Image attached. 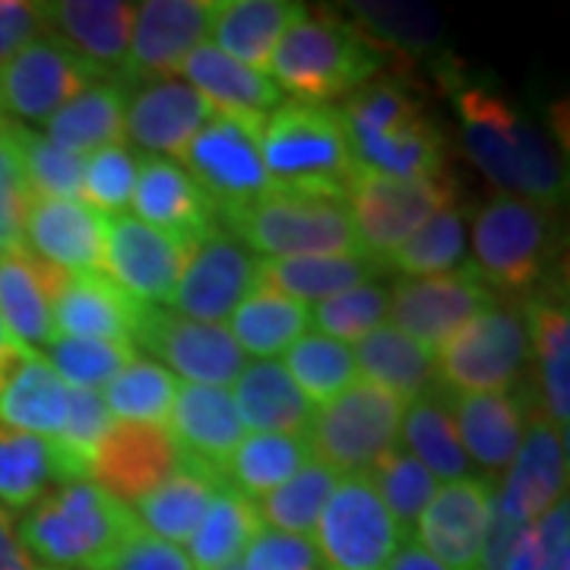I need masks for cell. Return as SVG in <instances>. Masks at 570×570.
Listing matches in <instances>:
<instances>
[{
  "mask_svg": "<svg viewBox=\"0 0 570 570\" xmlns=\"http://www.w3.org/2000/svg\"><path fill=\"white\" fill-rule=\"evenodd\" d=\"M261 156L273 187L346 200L355 163L336 108L283 102L261 127Z\"/></svg>",
  "mask_w": 570,
  "mask_h": 570,
  "instance_id": "cell-6",
  "label": "cell"
},
{
  "mask_svg": "<svg viewBox=\"0 0 570 570\" xmlns=\"http://www.w3.org/2000/svg\"><path fill=\"white\" fill-rule=\"evenodd\" d=\"M311 463V444L307 438L295 434H250L232 456L225 460L219 475L228 489L245 494L247 501H264L266 494L285 485L295 472Z\"/></svg>",
  "mask_w": 570,
  "mask_h": 570,
  "instance_id": "cell-39",
  "label": "cell"
},
{
  "mask_svg": "<svg viewBox=\"0 0 570 570\" xmlns=\"http://www.w3.org/2000/svg\"><path fill=\"white\" fill-rule=\"evenodd\" d=\"M257 273V254L216 225L209 235L190 245L171 305L190 321L219 324L254 292Z\"/></svg>",
  "mask_w": 570,
  "mask_h": 570,
  "instance_id": "cell-15",
  "label": "cell"
},
{
  "mask_svg": "<svg viewBox=\"0 0 570 570\" xmlns=\"http://www.w3.org/2000/svg\"><path fill=\"white\" fill-rule=\"evenodd\" d=\"M96 67L80 61L51 36H39L20 48L0 73L3 108L22 121L48 124L63 105L77 99L89 82L102 80Z\"/></svg>",
  "mask_w": 570,
  "mask_h": 570,
  "instance_id": "cell-17",
  "label": "cell"
},
{
  "mask_svg": "<svg viewBox=\"0 0 570 570\" xmlns=\"http://www.w3.org/2000/svg\"><path fill=\"white\" fill-rule=\"evenodd\" d=\"M140 153L115 142L96 149L86 159V178H82V194L89 197V206L96 213H111L121 216L124 206L130 204L134 187H137V175H140Z\"/></svg>",
  "mask_w": 570,
  "mask_h": 570,
  "instance_id": "cell-54",
  "label": "cell"
},
{
  "mask_svg": "<svg viewBox=\"0 0 570 570\" xmlns=\"http://www.w3.org/2000/svg\"><path fill=\"white\" fill-rule=\"evenodd\" d=\"M355 22L367 41L409 58H431L441 48V20L425 3H355Z\"/></svg>",
  "mask_w": 570,
  "mask_h": 570,
  "instance_id": "cell-46",
  "label": "cell"
},
{
  "mask_svg": "<svg viewBox=\"0 0 570 570\" xmlns=\"http://www.w3.org/2000/svg\"><path fill=\"white\" fill-rule=\"evenodd\" d=\"M494 482L489 479H460L434 491L422 510L415 530L419 546L448 570H479V554L489 530Z\"/></svg>",
  "mask_w": 570,
  "mask_h": 570,
  "instance_id": "cell-21",
  "label": "cell"
},
{
  "mask_svg": "<svg viewBox=\"0 0 570 570\" xmlns=\"http://www.w3.org/2000/svg\"><path fill=\"white\" fill-rule=\"evenodd\" d=\"M530 321V346L535 367H539V387L546 400L551 425L568 431L570 415V321L568 307L554 298H539L527 307Z\"/></svg>",
  "mask_w": 570,
  "mask_h": 570,
  "instance_id": "cell-41",
  "label": "cell"
},
{
  "mask_svg": "<svg viewBox=\"0 0 570 570\" xmlns=\"http://www.w3.org/2000/svg\"><path fill=\"white\" fill-rule=\"evenodd\" d=\"M285 374L295 381L307 403L324 406L355 381L358 367L346 343L321 333H305L285 348Z\"/></svg>",
  "mask_w": 570,
  "mask_h": 570,
  "instance_id": "cell-45",
  "label": "cell"
},
{
  "mask_svg": "<svg viewBox=\"0 0 570 570\" xmlns=\"http://www.w3.org/2000/svg\"><path fill=\"white\" fill-rule=\"evenodd\" d=\"M190 245L137 216L105 219V269L140 305H171Z\"/></svg>",
  "mask_w": 570,
  "mask_h": 570,
  "instance_id": "cell-16",
  "label": "cell"
},
{
  "mask_svg": "<svg viewBox=\"0 0 570 570\" xmlns=\"http://www.w3.org/2000/svg\"><path fill=\"white\" fill-rule=\"evenodd\" d=\"M70 482L55 441L0 428V504L29 510L51 489Z\"/></svg>",
  "mask_w": 570,
  "mask_h": 570,
  "instance_id": "cell-40",
  "label": "cell"
},
{
  "mask_svg": "<svg viewBox=\"0 0 570 570\" xmlns=\"http://www.w3.org/2000/svg\"><path fill=\"white\" fill-rule=\"evenodd\" d=\"M219 570H245V568H242V564L235 561V564H228V568H219Z\"/></svg>",
  "mask_w": 570,
  "mask_h": 570,
  "instance_id": "cell-63",
  "label": "cell"
},
{
  "mask_svg": "<svg viewBox=\"0 0 570 570\" xmlns=\"http://www.w3.org/2000/svg\"><path fill=\"white\" fill-rule=\"evenodd\" d=\"M216 111L204 96L184 80H149L140 89L127 92L124 108V134L146 153L156 156H181L184 146Z\"/></svg>",
  "mask_w": 570,
  "mask_h": 570,
  "instance_id": "cell-26",
  "label": "cell"
},
{
  "mask_svg": "<svg viewBox=\"0 0 570 570\" xmlns=\"http://www.w3.org/2000/svg\"><path fill=\"white\" fill-rule=\"evenodd\" d=\"M48 365L63 384L77 390H96L111 384L124 367L137 362V346L108 343V340H80V336H55L48 346Z\"/></svg>",
  "mask_w": 570,
  "mask_h": 570,
  "instance_id": "cell-50",
  "label": "cell"
},
{
  "mask_svg": "<svg viewBox=\"0 0 570 570\" xmlns=\"http://www.w3.org/2000/svg\"><path fill=\"white\" fill-rule=\"evenodd\" d=\"M108 428H111V412L105 406L102 393L99 390H70V396H67V422H63L61 438L55 441L70 482L89 479L96 450L105 441Z\"/></svg>",
  "mask_w": 570,
  "mask_h": 570,
  "instance_id": "cell-52",
  "label": "cell"
},
{
  "mask_svg": "<svg viewBox=\"0 0 570 570\" xmlns=\"http://www.w3.org/2000/svg\"><path fill=\"white\" fill-rule=\"evenodd\" d=\"M305 13L292 0H219L213 10L216 48L250 70H266L285 29Z\"/></svg>",
  "mask_w": 570,
  "mask_h": 570,
  "instance_id": "cell-32",
  "label": "cell"
},
{
  "mask_svg": "<svg viewBox=\"0 0 570 570\" xmlns=\"http://www.w3.org/2000/svg\"><path fill=\"white\" fill-rule=\"evenodd\" d=\"M140 307V302H134L111 279L70 276L51 305V326L55 336L108 340V343L134 346V326Z\"/></svg>",
  "mask_w": 570,
  "mask_h": 570,
  "instance_id": "cell-31",
  "label": "cell"
},
{
  "mask_svg": "<svg viewBox=\"0 0 570 570\" xmlns=\"http://www.w3.org/2000/svg\"><path fill=\"white\" fill-rule=\"evenodd\" d=\"M494 302L498 295L485 285V279L472 266H460L453 273L438 276L396 279L390 288L387 314L400 333L434 352Z\"/></svg>",
  "mask_w": 570,
  "mask_h": 570,
  "instance_id": "cell-13",
  "label": "cell"
},
{
  "mask_svg": "<svg viewBox=\"0 0 570 570\" xmlns=\"http://www.w3.org/2000/svg\"><path fill=\"white\" fill-rule=\"evenodd\" d=\"M134 343L153 352L165 371L175 367L190 384H204V387H225L238 381V374L247 365L245 352L238 348L225 326L178 317L163 307H140Z\"/></svg>",
  "mask_w": 570,
  "mask_h": 570,
  "instance_id": "cell-14",
  "label": "cell"
},
{
  "mask_svg": "<svg viewBox=\"0 0 570 570\" xmlns=\"http://www.w3.org/2000/svg\"><path fill=\"white\" fill-rule=\"evenodd\" d=\"M216 223L269 261L362 254L343 197L273 187L266 197L225 213Z\"/></svg>",
  "mask_w": 570,
  "mask_h": 570,
  "instance_id": "cell-5",
  "label": "cell"
},
{
  "mask_svg": "<svg viewBox=\"0 0 570 570\" xmlns=\"http://www.w3.org/2000/svg\"><path fill=\"white\" fill-rule=\"evenodd\" d=\"M384 266L365 254H340V257H285L261 261L257 283L261 288L279 292L295 302H324L346 288L374 283Z\"/></svg>",
  "mask_w": 570,
  "mask_h": 570,
  "instance_id": "cell-35",
  "label": "cell"
},
{
  "mask_svg": "<svg viewBox=\"0 0 570 570\" xmlns=\"http://www.w3.org/2000/svg\"><path fill=\"white\" fill-rule=\"evenodd\" d=\"M10 134H13L17 153H20L26 181L36 197H58V200L80 197L82 178H86V156L67 153L36 130H26L20 121H10Z\"/></svg>",
  "mask_w": 570,
  "mask_h": 570,
  "instance_id": "cell-49",
  "label": "cell"
},
{
  "mask_svg": "<svg viewBox=\"0 0 570 570\" xmlns=\"http://www.w3.org/2000/svg\"><path fill=\"white\" fill-rule=\"evenodd\" d=\"M184 460L219 472L232 450L245 441V422L225 387L178 384L165 428Z\"/></svg>",
  "mask_w": 570,
  "mask_h": 570,
  "instance_id": "cell-27",
  "label": "cell"
},
{
  "mask_svg": "<svg viewBox=\"0 0 570 570\" xmlns=\"http://www.w3.org/2000/svg\"><path fill=\"white\" fill-rule=\"evenodd\" d=\"M137 532L134 510L80 479L22 510L17 539L36 570H99Z\"/></svg>",
  "mask_w": 570,
  "mask_h": 570,
  "instance_id": "cell-2",
  "label": "cell"
},
{
  "mask_svg": "<svg viewBox=\"0 0 570 570\" xmlns=\"http://www.w3.org/2000/svg\"><path fill=\"white\" fill-rule=\"evenodd\" d=\"M261 530H264V523H261L257 504L247 501L245 494H238L235 489L223 485L204 513L197 532L187 542V549H190L187 561L194 570L228 568L245 554L250 539Z\"/></svg>",
  "mask_w": 570,
  "mask_h": 570,
  "instance_id": "cell-42",
  "label": "cell"
},
{
  "mask_svg": "<svg viewBox=\"0 0 570 570\" xmlns=\"http://www.w3.org/2000/svg\"><path fill=\"white\" fill-rule=\"evenodd\" d=\"M181 70L190 86L209 102V108L225 118L264 127L266 118L283 105V92L276 89V82L228 58L209 41L187 55Z\"/></svg>",
  "mask_w": 570,
  "mask_h": 570,
  "instance_id": "cell-30",
  "label": "cell"
},
{
  "mask_svg": "<svg viewBox=\"0 0 570 570\" xmlns=\"http://www.w3.org/2000/svg\"><path fill=\"white\" fill-rule=\"evenodd\" d=\"M568 489V431H558L535 409L527 419L520 450L508 466L504 485L494 491L498 508L517 523H539Z\"/></svg>",
  "mask_w": 570,
  "mask_h": 570,
  "instance_id": "cell-20",
  "label": "cell"
},
{
  "mask_svg": "<svg viewBox=\"0 0 570 570\" xmlns=\"http://www.w3.org/2000/svg\"><path fill=\"white\" fill-rule=\"evenodd\" d=\"M448 400L469 463L485 469L489 482H494V475H501L520 450L535 396H530V387L523 384L517 393H453L448 390Z\"/></svg>",
  "mask_w": 570,
  "mask_h": 570,
  "instance_id": "cell-24",
  "label": "cell"
},
{
  "mask_svg": "<svg viewBox=\"0 0 570 570\" xmlns=\"http://www.w3.org/2000/svg\"><path fill=\"white\" fill-rule=\"evenodd\" d=\"M70 390L36 348L10 343L0 355V428L58 441Z\"/></svg>",
  "mask_w": 570,
  "mask_h": 570,
  "instance_id": "cell-23",
  "label": "cell"
},
{
  "mask_svg": "<svg viewBox=\"0 0 570 570\" xmlns=\"http://www.w3.org/2000/svg\"><path fill=\"white\" fill-rule=\"evenodd\" d=\"M463 261H466V216L460 206L448 204L406 245L396 247L381 266L390 273H403V279H415V276L453 273L463 266Z\"/></svg>",
  "mask_w": 570,
  "mask_h": 570,
  "instance_id": "cell-44",
  "label": "cell"
},
{
  "mask_svg": "<svg viewBox=\"0 0 570 570\" xmlns=\"http://www.w3.org/2000/svg\"><path fill=\"white\" fill-rule=\"evenodd\" d=\"M130 206L137 219L165 235H175L187 245L200 242L216 228V213L204 197V190L190 181L181 165L163 156H142L140 175Z\"/></svg>",
  "mask_w": 570,
  "mask_h": 570,
  "instance_id": "cell-28",
  "label": "cell"
},
{
  "mask_svg": "<svg viewBox=\"0 0 570 570\" xmlns=\"http://www.w3.org/2000/svg\"><path fill=\"white\" fill-rule=\"evenodd\" d=\"M67 279L70 273L41 261L26 247L0 257V321L13 343L36 348L55 340L51 305Z\"/></svg>",
  "mask_w": 570,
  "mask_h": 570,
  "instance_id": "cell-29",
  "label": "cell"
},
{
  "mask_svg": "<svg viewBox=\"0 0 570 570\" xmlns=\"http://www.w3.org/2000/svg\"><path fill=\"white\" fill-rule=\"evenodd\" d=\"M355 367L365 374L367 384L387 390L403 403L415 400L419 393L438 387L434 355L422 348L396 326H377L355 346Z\"/></svg>",
  "mask_w": 570,
  "mask_h": 570,
  "instance_id": "cell-38",
  "label": "cell"
},
{
  "mask_svg": "<svg viewBox=\"0 0 570 570\" xmlns=\"http://www.w3.org/2000/svg\"><path fill=\"white\" fill-rule=\"evenodd\" d=\"M340 482V472H333L324 463H307L302 472H295L285 485L266 494L261 501V523H269V530L307 535L317 527V517L324 510L326 498L333 494Z\"/></svg>",
  "mask_w": 570,
  "mask_h": 570,
  "instance_id": "cell-48",
  "label": "cell"
},
{
  "mask_svg": "<svg viewBox=\"0 0 570 570\" xmlns=\"http://www.w3.org/2000/svg\"><path fill=\"white\" fill-rule=\"evenodd\" d=\"M45 32L70 48L80 61L96 67L99 73L121 77L137 7L124 0H61L41 3Z\"/></svg>",
  "mask_w": 570,
  "mask_h": 570,
  "instance_id": "cell-25",
  "label": "cell"
},
{
  "mask_svg": "<svg viewBox=\"0 0 570 570\" xmlns=\"http://www.w3.org/2000/svg\"><path fill=\"white\" fill-rule=\"evenodd\" d=\"M13 340H10V333H7V326H3V321H0V355H3V348L10 346Z\"/></svg>",
  "mask_w": 570,
  "mask_h": 570,
  "instance_id": "cell-62",
  "label": "cell"
},
{
  "mask_svg": "<svg viewBox=\"0 0 570 570\" xmlns=\"http://www.w3.org/2000/svg\"><path fill=\"white\" fill-rule=\"evenodd\" d=\"M39 32H45L41 3L0 0V61H10L20 48L39 39Z\"/></svg>",
  "mask_w": 570,
  "mask_h": 570,
  "instance_id": "cell-58",
  "label": "cell"
},
{
  "mask_svg": "<svg viewBox=\"0 0 570 570\" xmlns=\"http://www.w3.org/2000/svg\"><path fill=\"white\" fill-rule=\"evenodd\" d=\"M22 245L70 276H99L105 266V216L82 200L32 194L22 223Z\"/></svg>",
  "mask_w": 570,
  "mask_h": 570,
  "instance_id": "cell-22",
  "label": "cell"
},
{
  "mask_svg": "<svg viewBox=\"0 0 570 570\" xmlns=\"http://www.w3.org/2000/svg\"><path fill=\"white\" fill-rule=\"evenodd\" d=\"M32 200L20 153L10 134V118H0V257L22 250V223Z\"/></svg>",
  "mask_w": 570,
  "mask_h": 570,
  "instance_id": "cell-55",
  "label": "cell"
},
{
  "mask_svg": "<svg viewBox=\"0 0 570 570\" xmlns=\"http://www.w3.org/2000/svg\"><path fill=\"white\" fill-rule=\"evenodd\" d=\"M400 431H403L409 453L434 479H444V482L469 479L472 463H469L466 450L460 444L456 422H453V412H450L448 390L431 387L425 393H419L415 400H409L406 409H403Z\"/></svg>",
  "mask_w": 570,
  "mask_h": 570,
  "instance_id": "cell-37",
  "label": "cell"
},
{
  "mask_svg": "<svg viewBox=\"0 0 570 570\" xmlns=\"http://www.w3.org/2000/svg\"><path fill=\"white\" fill-rule=\"evenodd\" d=\"M0 570H36L29 554L22 551L10 513L0 508Z\"/></svg>",
  "mask_w": 570,
  "mask_h": 570,
  "instance_id": "cell-60",
  "label": "cell"
},
{
  "mask_svg": "<svg viewBox=\"0 0 570 570\" xmlns=\"http://www.w3.org/2000/svg\"><path fill=\"white\" fill-rule=\"evenodd\" d=\"M178 393V381L159 362L137 358L105 390V406L115 419L134 425H163Z\"/></svg>",
  "mask_w": 570,
  "mask_h": 570,
  "instance_id": "cell-47",
  "label": "cell"
},
{
  "mask_svg": "<svg viewBox=\"0 0 570 570\" xmlns=\"http://www.w3.org/2000/svg\"><path fill=\"white\" fill-rule=\"evenodd\" d=\"M235 406L242 422L257 434H295L307 438L314 406L295 387L279 362H254L235 381Z\"/></svg>",
  "mask_w": 570,
  "mask_h": 570,
  "instance_id": "cell-34",
  "label": "cell"
},
{
  "mask_svg": "<svg viewBox=\"0 0 570 570\" xmlns=\"http://www.w3.org/2000/svg\"><path fill=\"white\" fill-rule=\"evenodd\" d=\"M181 463V450L175 448L171 434L163 425L111 422L96 450L89 482L130 508L165 485Z\"/></svg>",
  "mask_w": 570,
  "mask_h": 570,
  "instance_id": "cell-19",
  "label": "cell"
},
{
  "mask_svg": "<svg viewBox=\"0 0 570 570\" xmlns=\"http://www.w3.org/2000/svg\"><path fill=\"white\" fill-rule=\"evenodd\" d=\"M99 570H194L187 554L149 532H137Z\"/></svg>",
  "mask_w": 570,
  "mask_h": 570,
  "instance_id": "cell-57",
  "label": "cell"
},
{
  "mask_svg": "<svg viewBox=\"0 0 570 570\" xmlns=\"http://www.w3.org/2000/svg\"><path fill=\"white\" fill-rule=\"evenodd\" d=\"M456 111L463 121V149L491 184L510 197L561 204L568 175L558 149L504 96L482 86H463L456 92Z\"/></svg>",
  "mask_w": 570,
  "mask_h": 570,
  "instance_id": "cell-1",
  "label": "cell"
},
{
  "mask_svg": "<svg viewBox=\"0 0 570 570\" xmlns=\"http://www.w3.org/2000/svg\"><path fill=\"white\" fill-rule=\"evenodd\" d=\"M387 311V285L365 283L317 302V307L311 311V324L321 330V336L340 340V343H358L371 330L384 326Z\"/></svg>",
  "mask_w": 570,
  "mask_h": 570,
  "instance_id": "cell-53",
  "label": "cell"
},
{
  "mask_svg": "<svg viewBox=\"0 0 570 570\" xmlns=\"http://www.w3.org/2000/svg\"><path fill=\"white\" fill-rule=\"evenodd\" d=\"M0 111H3V92H0ZM3 118V115H0Z\"/></svg>",
  "mask_w": 570,
  "mask_h": 570,
  "instance_id": "cell-64",
  "label": "cell"
},
{
  "mask_svg": "<svg viewBox=\"0 0 570 570\" xmlns=\"http://www.w3.org/2000/svg\"><path fill=\"white\" fill-rule=\"evenodd\" d=\"M307 326H311V307L295 298H285L279 292L257 288L235 307L232 340L245 355L250 352L261 358H273L295 340H302Z\"/></svg>",
  "mask_w": 570,
  "mask_h": 570,
  "instance_id": "cell-43",
  "label": "cell"
},
{
  "mask_svg": "<svg viewBox=\"0 0 570 570\" xmlns=\"http://www.w3.org/2000/svg\"><path fill=\"white\" fill-rule=\"evenodd\" d=\"M384 570H448L441 568L431 554H428L419 542L412 539H403V546L396 549V554L390 558V564Z\"/></svg>",
  "mask_w": 570,
  "mask_h": 570,
  "instance_id": "cell-61",
  "label": "cell"
},
{
  "mask_svg": "<svg viewBox=\"0 0 570 570\" xmlns=\"http://www.w3.org/2000/svg\"><path fill=\"white\" fill-rule=\"evenodd\" d=\"M448 204H453V187L444 178L403 181L355 168L346 187L348 219L358 247L377 264H384L396 247L406 245Z\"/></svg>",
  "mask_w": 570,
  "mask_h": 570,
  "instance_id": "cell-11",
  "label": "cell"
},
{
  "mask_svg": "<svg viewBox=\"0 0 570 570\" xmlns=\"http://www.w3.org/2000/svg\"><path fill=\"white\" fill-rule=\"evenodd\" d=\"M124 108L127 82L121 77L89 82L77 99H70L48 121V140L77 156L115 146L124 137Z\"/></svg>",
  "mask_w": 570,
  "mask_h": 570,
  "instance_id": "cell-36",
  "label": "cell"
},
{
  "mask_svg": "<svg viewBox=\"0 0 570 570\" xmlns=\"http://www.w3.org/2000/svg\"><path fill=\"white\" fill-rule=\"evenodd\" d=\"M276 89L295 102L324 105L365 86L377 73V51L355 22L330 13H302L285 29L269 67Z\"/></svg>",
  "mask_w": 570,
  "mask_h": 570,
  "instance_id": "cell-4",
  "label": "cell"
},
{
  "mask_svg": "<svg viewBox=\"0 0 570 570\" xmlns=\"http://www.w3.org/2000/svg\"><path fill=\"white\" fill-rule=\"evenodd\" d=\"M406 403L367 381L348 384L340 396L314 412L307 444L317 463L333 472L367 475L390 450H396Z\"/></svg>",
  "mask_w": 570,
  "mask_h": 570,
  "instance_id": "cell-9",
  "label": "cell"
},
{
  "mask_svg": "<svg viewBox=\"0 0 570 570\" xmlns=\"http://www.w3.org/2000/svg\"><path fill=\"white\" fill-rule=\"evenodd\" d=\"M213 0H149L137 7L130 51L124 61L121 80L134 82L165 80L181 70L187 55L200 48L213 32Z\"/></svg>",
  "mask_w": 570,
  "mask_h": 570,
  "instance_id": "cell-18",
  "label": "cell"
},
{
  "mask_svg": "<svg viewBox=\"0 0 570 570\" xmlns=\"http://www.w3.org/2000/svg\"><path fill=\"white\" fill-rule=\"evenodd\" d=\"M216 216L254 204L273 190L261 156V127L213 115L178 156Z\"/></svg>",
  "mask_w": 570,
  "mask_h": 570,
  "instance_id": "cell-10",
  "label": "cell"
},
{
  "mask_svg": "<svg viewBox=\"0 0 570 570\" xmlns=\"http://www.w3.org/2000/svg\"><path fill=\"white\" fill-rule=\"evenodd\" d=\"M530 362V321L494 302L438 348L434 371L453 393H508L527 384Z\"/></svg>",
  "mask_w": 570,
  "mask_h": 570,
  "instance_id": "cell-8",
  "label": "cell"
},
{
  "mask_svg": "<svg viewBox=\"0 0 570 570\" xmlns=\"http://www.w3.org/2000/svg\"><path fill=\"white\" fill-rule=\"evenodd\" d=\"M223 485L225 479L219 472L184 460L181 469L165 485L142 498L134 517L142 532H149L163 542H171V546L190 542V535L197 532L204 513Z\"/></svg>",
  "mask_w": 570,
  "mask_h": 570,
  "instance_id": "cell-33",
  "label": "cell"
},
{
  "mask_svg": "<svg viewBox=\"0 0 570 570\" xmlns=\"http://www.w3.org/2000/svg\"><path fill=\"white\" fill-rule=\"evenodd\" d=\"M475 273L489 288L527 292L549 276L558 261L554 206L498 194L472 223Z\"/></svg>",
  "mask_w": 570,
  "mask_h": 570,
  "instance_id": "cell-7",
  "label": "cell"
},
{
  "mask_svg": "<svg viewBox=\"0 0 570 570\" xmlns=\"http://www.w3.org/2000/svg\"><path fill=\"white\" fill-rule=\"evenodd\" d=\"M317 551L336 570H384L403 546V530L367 475L336 482L317 517Z\"/></svg>",
  "mask_w": 570,
  "mask_h": 570,
  "instance_id": "cell-12",
  "label": "cell"
},
{
  "mask_svg": "<svg viewBox=\"0 0 570 570\" xmlns=\"http://www.w3.org/2000/svg\"><path fill=\"white\" fill-rule=\"evenodd\" d=\"M340 121L358 171L403 181L441 178L444 137L400 82L371 80L348 92Z\"/></svg>",
  "mask_w": 570,
  "mask_h": 570,
  "instance_id": "cell-3",
  "label": "cell"
},
{
  "mask_svg": "<svg viewBox=\"0 0 570 570\" xmlns=\"http://www.w3.org/2000/svg\"><path fill=\"white\" fill-rule=\"evenodd\" d=\"M508 570H551L549 568V554L542 549V539H539V530L535 523H527L517 546L510 551Z\"/></svg>",
  "mask_w": 570,
  "mask_h": 570,
  "instance_id": "cell-59",
  "label": "cell"
},
{
  "mask_svg": "<svg viewBox=\"0 0 570 570\" xmlns=\"http://www.w3.org/2000/svg\"><path fill=\"white\" fill-rule=\"evenodd\" d=\"M371 485L377 489L384 508L390 510V517L396 520L400 530L412 532L422 510L428 508V501L434 498L438 482L409 450H390L387 456L374 466V475H367Z\"/></svg>",
  "mask_w": 570,
  "mask_h": 570,
  "instance_id": "cell-51",
  "label": "cell"
},
{
  "mask_svg": "<svg viewBox=\"0 0 570 570\" xmlns=\"http://www.w3.org/2000/svg\"><path fill=\"white\" fill-rule=\"evenodd\" d=\"M245 570H324V558L307 535L261 530L245 549Z\"/></svg>",
  "mask_w": 570,
  "mask_h": 570,
  "instance_id": "cell-56",
  "label": "cell"
}]
</instances>
